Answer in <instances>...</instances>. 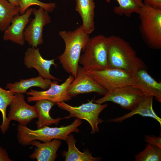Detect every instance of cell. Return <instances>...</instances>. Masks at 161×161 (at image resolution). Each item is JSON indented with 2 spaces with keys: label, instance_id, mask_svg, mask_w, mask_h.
<instances>
[{
  "label": "cell",
  "instance_id": "cell-1",
  "mask_svg": "<svg viewBox=\"0 0 161 161\" xmlns=\"http://www.w3.org/2000/svg\"><path fill=\"white\" fill-rule=\"evenodd\" d=\"M106 39L110 68L122 69L133 75L139 70L146 69L144 63L129 42L114 35Z\"/></svg>",
  "mask_w": 161,
  "mask_h": 161
},
{
  "label": "cell",
  "instance_id": "cell-2",
  "mask_svg": "<svg viewBox=\"0 0 161 161\" xmlns=\"http://www.w3.org/2000/svg\"><path fill=\"white\" fill-rule=\"evenodd\" d=\"M59 35L64 41L65 49L58 59L65 72L75 78L81 52L84 50L90 38L89 35L81 25L72 31H61Z\"/></svg>",
  "mask_w": 161,
  "mask_h": 161
},
{
  "label": "cell",
  "instance_id": "cell-3",
  "mask_svg": "<svg viewBox=\"0 0 161 161\" xmlns=\"http://www.w3.org/2000/svg\"><path fill=\"white\" fill-rule=\"evenodd\" d=\"M82 123L81 119L76 118L72 123L66 126L50 127L45 126L35 130L19 124L17 128V138L19 144L22 146L29 145L34 140L46 142L57 139L65 141L71 133L79 132L78 127Z\"/></svg>",
  "mask_w": 161,
  "mask_h": 161
},
{
  "label": "cell",
  "instance_id": "cell-4",
  "mask_svg": "<svg viewBox=\"0 0 161 161\" xmlns=\"http://www.w3.org/2000/svg\"><path fill=\"white\" fill-rule=\"evenodd\" d=\"M140 30L147 46L152 49L161 48V10L144 4L138 13Z\"/></svg>",
  "mask_w": 161,
  "mask_h": 161
},
{
  "label": "cell",
  "instance_id": "cell-5",
  "mask_svg": "<svg viewBox=\"0 0 161 161\" xmlns=\"http://www.w3.org/2000/svg\"><path fill=\"white\" fill-rule=\"evenodd\" d=\"M86 73L107 92L127 86H134L148 94L134 76L122 69L109 68L102 70H86Z\"/></svg>",
  "mask_w": 161,
  "mask_h": 161
},
{
  "label": "cell",
  "instance_id": "cell-6",
  "mask_svg": "<svg viewBox=\"0 0 161 161\" xmlns=\"http://www.w3.org/2000/svg\"><path fill=\"white\" fill-rule=\"evenodd\" d=\"M79 64L86 70H100L110 68L106 37L99 35L90 38Z\"/></svg>",
  "mask_w": 161,
  "mask_h": 161
},
{
  "label": "cell",
  "instance_id": "cell-7",
  "mask_svg": "<svg viewBox=\"0 0 161 161\" xmlns=\"http://www.w3.org/2000/svg\"><path fill=\"white\" fill-rule=\"evenodd\" d=\"M93 100L94 99L78 106H72L64 102L58 103L56 104L61 109L69 112V118L76 117L87 121L91 127V134H94L99 131L98 124L103 122V120L99 118V116L107 107L108 104L97 103L94 102Z\"/></svg>",
  "mask_w": 161,
  "mask_h": 161
},
{
  "label": "cell",
  "instance_id": "cell-8",
  "mask_svg": "<svg viewBox=\"0 0 161 161\" xmlns=\"http://www.w3.org/2000/svg\"><path fill=\"white\" fill-rule=\"evenodd\" d=\"M148 95L137 88L127 86L108 92L103 97L93 102L103 104L112 102L119 105L123 109L132 110L135 108Z\"/></svg>",
  "mask_w": 161,
  "mask_h": 161
},
{
  "label": "cell",
  "instance_id": "cell-9",
  "mask_svg": "<svg viewBox=\"0 0 161 161\" xmlns=\"http://www.w3.org/2000/svg\"><path fill=\"white\" fill-rule=\"evenodd\" d=\"M34 18L31 19L25 28L24 35L25 41L32 47L37 48L44 42V27L51 21L48 12L43 8H33Z\"/></svg>",
  "mask_w": 161,
  "mask_h": 161
},
{
  "label": "cell",
  "instance_id": "cell-10",
  "mask_svg": "<svg viewBox=\"0 0 161 161\" xmlns=\"http://www.w3.org/2000/svg\"><path fill=\"white\" fill-rule=\"evenodd\" d=\"M75 77L70 75L64 82L61 84H58L57 80L52 81L50 87L46 90L37 91L32 89L26 92L29 96L27 97L28 102L45 99L55 103L67 101L72 99V97L68 94L67 90Z\"/></svg>",
  "mask_w": 161,
  "mask_h": 161
},
{
  "label": "cell",
  "instance_id": "cell-11",
  "mask_svg": "<svg viewBox=\"0 0 161 161\" xmlns=\"http://www.w3.org/2000/svg\"><path fill=\"white\" fill-rule=\"evenodd\" d=\"M67 92L72 97L80 94L93 92L103 96L107 92L88 75L82 66L79 65L76 76L69 85Z\"/></svg>",
  "mask_w": 161,
  "mask_h": 161
},
{
  "label": "cell",
  "instance_id": "cell-12",
  "mask_svg": "<svg viewBox=\"0 0 161 161\" xmlns=\"http://www.w3.org/2000/svg\"><path fill=\"white\" fill-rule=\"evenodd\" d=\"M9 105L10 109L7 117L10 121L14 120L21 125H26L37 117L34 106L26 102L23 93H15Z\"/></svg>",
  "mask_w": 161,
  "mask_h": 161
},
{
  "label": "cell",
  "instance_id": "cell-13",
  "mask_svg": "<svg viewBox=\"0 0 161 161\" xmlns=\"http://www.w3.org/2000/svg\"><path fill=\"white\" fill-rule=\"evenodd\" d=\"M55 59H45L41 55L38 48L31 47L28 48L25 52L24 64L28 69L34 68L38 71L39 76L45 79L50 80H60L51 75L50 69L51 66H57Z\"/></svg>",
  "mask_w": 161,
  "mask_h": 161
},
{
  "label": "cell",
  "instance_id": "cell-14",
  "mask_svg": "<svg viewBox=\"0 0 161 161\" xmlns=\"http://www.w3.org/2000/svg\"><path fill=\"white\" fill-rule=\"evenodd\" d=\"M33 8L28 9L25 13L16 15L12 18L10 25L4 31L3 38L16 44L23 45L25 43L24 33L25 28L31 19Z\"/></svg>",
  "mask_w": 161,
  "mask_h": 161
},
{
  "label": "cell",
  "instance_id": "cell-15",
  "mask_svg": "<svg viewBox=\"0 0 161 161\" xmlns=\"http://www.w3.org/2000/svg\"><path fill=\"white\" fill-rule=\"evenodd\" d=\"M61 144V140L57 139L44 143L38 140L32 141L29 145L35 146V148L29 157L37 161H54L57 157V151Z\"/></svg>",
  "mask_w": 161,
  "mask_h": 161
},
{
  "label": "cell",
  "instance_id": "cell-16",
  "mask_svg": "<svg viewBox=\"0 0 161 161\" xmlns=\"http://www.w3.org/2000/svg\"><path fill=\"white\" fill-rule=\"evenodd\" d=\"M153 96L147 95L145 98L135 108L131 111L121 117L109 120V122H121L136 114L143 117H150L156 120L161 126V118L154 111L153 107Z\"/></svg>",
  "mask_w": 161,
  "mask_h": 161
},
{
  "label": "cell",
  "instance_id": "cell-17",
  "mask_svg": "<svg viewBox=\"0 0 161 161\" xmlns=\"http://www.w3.org/2000/svg\"><path fill=\"white\" fill-rule=\"evenodd\" d=\"M95 7L94 0H76L75 10L81 18L84 30L89 35L95 30Z\"/></svg>",
  "mask_w": 161,
  "mask_h": 161
},
{
  "label": "cell",
  "instance_id": "cell-18",
  "mask_svg": "<svg viewBox=\"0 0 161 161\" xmlns=\"http://www.w3.org/2000/svg\"><path fill=\"white\" fill-rule=\"evenodd\" d=\"M55 104V103L45 99L36 101L35 104L33 106L38 118L36 122L37 129L53 124L57 125L61 120L69 119L68 116L53 118L50 116V111Z\"/></svg>",
  "mask_w": 161,
  "mask_h": 161
},
{
  "label": "cell",
  "instance_id": "cell-19",
  "mask_svg": "<svg viewBox=\"0 0 161 161\" xmlns=\"http://www.w3.org/2000/svg\"><path fill=\"white\" fill-rule=\"evenodd\" d=\"M52 81L51 80L45 79L38 76L26 79H21L19 81L13 83H8L5 87L15 93H26L27 90L32 87H38L45 90L50 86Z\"/></svg>",
  "mask_w": 161,
  "mask_h": 161
},
{
  "label": "cell",
  "instance_id": "cell-20",
  "mask_svg": "<svg viewBox=\"0 0 161 161\" xmlns=\"http://www.w3.org/2000/svg\"><path fill=\"white\" fill-rule=\"evenodd\" d=\"M65 141L67 143L68 149L64 151L62 154L65 158V161H98L101 160L100 157H95L88 150L83 152L80 151L76 147L75 140L73 135L69 134Z\"/></svg>",
  "mask_w": 161,
  "mask_h": 161
},
{
  "label": "cell",
  "instance_id": "cell-21",
  "mask_svg": "<svg viewBox=\"0 0 161 161\" xmlns=\"http://www.w3.org/2000/svg\"><path fill=\"white\" fill-rule=\"evenodd\" d=\"M144 87L148 95H152L161 102V83L158 82L148 72L146 69L138 70L134 75Z\"/></svg>",
  "mask_w": 161,
  "mask_h": 161
},
{
  "label": "cell",
  "instance_id": "cell-22",
  "mask_svg": "<svg viewBox=\"0 0 161 161\" xmlns=\"http://www.w3.org/2000/svg\"><path fill=\"white\" fill-rule=\"evenodd\" d=\"M19 13V7L7 0H0V31L4 32L10 25L13 17Z\"/></svg>",
  "mask_w": 161,
  "mask_h": 161
},
{
  "label": "cell",
  "instance_id": "cell-23",
  "mask_svg": "<svg viewBox=\"0 0 161 161\" xmlns=\"http://www.w3.org/2000/svg\"><path fill=\"white\" fill-rule=\"evenodd\" d=\"M110 3L111 0H105ZM119 5L114 7L113 11L116 14L120 16L123 15L128 17L134 13L138 14L143 4V0H116Z\"/></svg>",
  "mask_w": 161,
  "mask_h": 161
},
{
  "label": "cell",
  "instance_id": "cell-24",
  "mask_svg": "<svg viewBox=\"0 0 161 161\" xmlns=\"http://www.w3.org/2000/svg\"><path fill=\"white\" fill-rule=\"evenodd\" d=\"M15 94L10 90H5L0 87V111L2 117V122L0 128L3 134L7 131L10 122L7 116V108L11 103Z\"/></svg>",
  "mask_w": 161,
  "mask_h": 161
},
{
  "label": "cell",
  "instance_id": "cell-25",
  "mask_svg": "<svg viewBox=\"0 0 161 161\" xmlns=\"http://www.w3.org/2000/svg\"><path fill=\"white\" fill-rule=\"evenodd\" d=\"M135 161H160L161 148L147 143L144 149L134 156Z\"/></svg>",
  "mask_w": 161,
  "mask_h": 161
},
{
  "label": "cell",
  "instance_id": "cell-26",
  "mask_svg": "<svg viewBox=\"0 0 161 161\" xmlns=\"http://www.w3.org/2000/svg\"><path fill=\"white\" fill-rule=\"evenodd\" d=\"M36 5L43 8L48 12H52L56 7V4L54 3H44L39 0H21L19 6L20 14L25 13L29 7Z\"/></svg>",
  "mask_w": 161,
  "mask_h": 161
},
{
  "label": "cell",
  "instance_id": "cell-27",
  "mask_svg": "<svg viewBox=\"0 0 161 161\" xmlns=\"http://www.w3.org/2000/svg\"><path fill=\"white\" fill-rule=\"evenodd\" d=\"M144 137V141L146 142L161 148V132L158 137L153 135H146Z\"/></svg>",
  "mask_w": 161,
  "mask_h": 161
},
{
  "label": "cell",
  "instance_id": "cell-28",
  "mask_svg": "<svg viewBox=\"0 0 161 161\" xmlns=\"http://www.w3.org/2000/svg\"><path fill=\"white\" fill-rule=\"evenodd\" d=\"M144 4L148 5L153 8L161 10V0H143Z\"/></svg>",
  "mask_w": 161,
  "mask_h": 161
},
{
  "label": "cell",
  "instance_id": "cell-29",
  "mask_svg": "<svg viewBox=\"0 0 161 161\" xmlns=\"http://www.w3.org/2000/svg\"><path fill=\"white\" fill-rule=\"evenodd\" d=\"M6 150L0 146V161H12Z\"/></svg>",
  "mask_w": 161,
  "mask_h": 161
},
{
  "label": "cell",
  "instance_id": "cell-30",
  "mask_svg": "<svg viewBox=\"0 0 161 161\" xmlns=\"http://www.w3.org/2000/svg\"><path fill=\"white\" fill-rule=\"evenodd\" d=\"M13 5L19 7L21 0H7Z\"/></svg>",
  "mask_w": 161,
  "mask_h": 161
}]
</instances>
